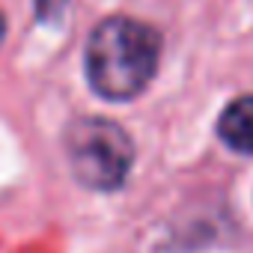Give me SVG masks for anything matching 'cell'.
<instances>
[{"mask_svg":"<svg viewBox=\"0 0 253 253\" xmlns=\"http://www.w3.org/2000/svg\"><path fill=\"white\" fill-rule=\"evenodd\" d=\"M161 60V33L143 21L113 15L86 39L84 72L104 101H131L155 78Z\"/></svg>","mask_w":253,"mask_h":253,"instance_id":"obj_1","label":"cell"},{"mask_svg":"<svg viewBox=\"0 0 253 253\" xmlns=\"http://www.w3.org/2000/svg\"><path fill=\"white\" fill-rule=\"evenodd\" d=\"M63 146L72 176L89 191H116L134 164V143L128 131L104 116L75 119L66 128Z\"/></svg>","mask_w":253,"mask_h":253,"instance_id":"obj_2","label":"cell"},{"mask_svg":"<svg viewBox=\"0 0 253 253\" xmlns=\"http://www.w3.org/2000/svg\"><path fill=\"white\" fill-rule=\"evenodd\" d=\"M3 39H6V15L0 12V45H3Z\"/></svg>","mask_w":253,"mask_h":253,"instance_id":"obj_5","label":"cell"},{"mask_svg":"<svg viewBox=\"0 0 253 253\" xmlns=\"http://www.w3.org/2000/svg\"><path fill=\"white\" fill-rule=\"evenodd\" d=\"M66 6H69V0H36V15L42 24H54L63 18Z\"/></svg>","mask_w":253,"mask_h":253,"instance_id":"obj_4","label":"cell"},{"mask_svg":"<svg viewBox=\"0 0 253 253\" xmlns=\"http://www.w3.org/2000/svg\"><path fill=\"white\" fill-rule=\"evenodd\" d=\"M217 137L241 155H253V95L229 101L217 119Z\"/></svg>","mask_w":253,"mask_h":253,"instance_id":"obj_3","label":"cell"}]
</instances>
